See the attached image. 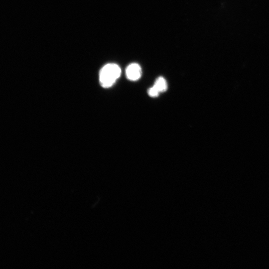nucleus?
<instances>
[{
	"label": "nucleus",
	"mask_w": 269,
	"mask_h": 269,
	"mask_svg": "<svg viewBox=\"0 0 269 269\" xmlns=\"http://www.w3.org/2000/svg\"><path fill=\"white\" fill-rule=\"evenodd\" d=\"M121 73V68L117 64L109 63L105 65L99 73V80L101 86L105 88L112 86L120 77Z\"/></svg>",
	"instance_id": "f257e3e1"
},
{
	"label": "nucleus",
	"mask_w": 269,
	"mask_h": 269,
	"mask_svg": "<svg viewBox=\"0 0 269 269\" xmlns=\"http://www.w3.org/2000/svg\"><path fill=\"white\" fill-rule=\"evenodd\" d=\"M141 69L139 64L133 63L130 64L126 68V74L127 78L131 81H136L141 76Z\"/></svg>",
	"instance_id": "f03ea898"
},
{
	"label": "nucleus",
	"mask_w": 269,
	"mask_h": 269,
	"mask_svg": "<svg viewBox=\"0 0 269 269\" xmlns=\"http://www.w3.org/2000/svg\"><path fill=\"white\" fill-rule=\"evenodd\" d=\"M153 86L159 91V93L165 92L167 88V84L165 79L160 77L156 79Z\"/></svg>",
	"instance_id": "7ed1b4c3"
},
{
	"label": "nucleus",
	"mask_w": 269,
	"mask_h": 269,
	"mask_svg": "<svg viewBox=\"0 0 269 269\" xmlns=\"http://www.w3.org/2000/svg\"><path fill=\"white\" fill-rule=\"evenodd\" d=\"M159 93V91L153 86L148 90V94L151 97H156L158 96Z\"/></svg>",
	"instance_id": "20e7f679"
}]
</instances>
